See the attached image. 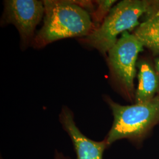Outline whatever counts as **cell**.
Returning a JSON list of instances; mask_svg holds the SVG:
<instances>
[{
    "instance_id": "cell-11",
    "label": "cell",
    "mask_w": 159,
    "mask_h": 159,
    "mask_svg": "<svg viewBox=\"0 0 159 159\" xmlns=\"http://www.w3.org/2000/svg\"><path fill=\"white\" fill-rule=\"evenodd\" d=\"M154 67L159 75V57H156L154 59Z\"/></svg>"
},
{
    "instance_id": "cell-5",
    "label": "cell",
    "mask_w": 159,
    "mask_h": 159,
    "mask_svg": "<svg viewBox=\"0 0 159 159\" xmlns=\"http://www.w3.org/2000/svg\"><path fill=\"white\" fill-rule=\"evenodd\" d=\"M44 14L43 1L37 0H8L5 1L4 20L17 28L22 46L32 44L34 31Z\"/></svg>"
},
{
    "instance_id": "cell-9",
    "label": "cell",
    "mask_w": 159,
    "mask_h": 159,
    "mask_svg": "<svg viewBox=\"0 0 159 159\" xmlns=\"http://www.w3.org/2000/svg\"><path fill=\"white\" fill-rule=\"evenodd\" d=\"M116 2V1L114 0L95 1V3L97 5L96 8L94 11L91 13L92 21L94 27V30L97 29L102 24L104 19L108 16L109 12L112 9L113 6Z\"/></svg>"
},
{
    "instance_id": "cell-6",
    "label": "cell",
    "mask_w": 159,
    "mask_h": 159,
    "mask_svg": "<svg viewBox=\"0 0 159 159\" xmlns=\"http://www.w3.org/2000/svg\"><path fill=\"white\" fill-rule=\"evenodd\" d=\"M59 119L72 141L76 159H102L104 150L108 148L105 139L96 142L85 136L77 127L73 114L67 107H63Z\"/></svg>"
},
{
    "instance_id": "cell-1",
    "label": "cell",
    "mask_w": 159,
    "mask_h": 159,
    "mask_svg": "<svg viewBox=\"0 0 159 159\" xmlns=\"http://www.w3.org/2000/svg\"><path fill=\"white\" fill-rule=\"evenodd\" d=\"M44 24L32 45L40 48L57 40L87 37L94 30L89 12L74 1H44Z\"/></svg>"
},
{
    "instance_id": "cell-2",
    "label": "cell",
    "mask_w": 159,
    "mask_h": 159,
    "mask_svg": "<svg viewBox=\"0 0 159 159\" xmlns=\"http://www.w3.org/2000/svg\"><path fill=\"white\" fill-rule=\"evenodd\" d=\"M104 98L114 116L113 125L104 139L108 147L123 139L140 147L159 123V94L148 102L130 106L120 105L108 96Z\"/></svg>"
},
{
    "instance_id": "cell-3",
    "label": "cell",
    "mask_w": 159,
    "mask_h": 159,
    "mask_svg": "<svg viewBox=\"0 0 159 159\" xmlns=\"http://www.w3.org/2000/svg\"><path fill=\"white\" fill-rule=\"evenodd\" d=\"M155 0H124L114 6L102 24L83 39L87 46L106 55L117 41V37L140 24L139 20L153 5Z\"/></svg>"
},
{
    "instance_id": "cell-10",
    "label": "cell",
    "mask_w": 159,
    "mask_h": 159,
    "mask_svg": "<svg viewBox=\"0 0 159 159\" xmlns=\"http://www.w3.org/2000/svg\"><path fill=\"white\" fill-rule=\"evenodd\" d=\"M55 159H70L67 157H66L61 153H58L56 151V155H55Z\"/></svg>"
},
{
    "instance_id": "cell-7",
    "label": "cell",
    "mask_w": 159,
    "mask_h": 159,
    "mask_svg": "<svg viewBox=\"0 0 159 159\" xmlns=\"http://www.w3.org/2000/svg\"><path fill=\"white\" fill-rule=\"evenodd\" d=\"M142 23L134 29L133 34L154 56H159V0L144 16Z\"/></svg>"
},
{
    "instance_id": "cell-8",
    "label": "cell",
    "mask_w": 159,
    "mask_h": 159,
    "mask_svg": "<svg viewBox=\"0 0 159 159\" xmlns=\"http://www.w3.org/2000/svg\"><path fill=\"white\" fill-rule=\"evenodd\" d=\"M138 86L135 93V103L146 102L159 94V75L150 60L142 58L137 63Z\"/></svg>"
},
{
    "instance_id": "cell-4",
    "label": "cell",
    "mask_w": 159,
    "mask_h": 159,
    "mask_svg": "<svg viewBox=\"0 0 159 159\" xmlns=\"http://www.w3.org/2000/svg\"><path fill=\"white\" fill-rule=\"evenodd\" d=\"M143 46L133 34L125 31L107 53V61L111 79L117 90L126 100H135L134 79L137 60Z\"/></svg>"
}]
</instances>
